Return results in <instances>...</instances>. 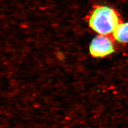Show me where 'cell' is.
<instances>
[{
    "instance_id": "6da1fadb",
    "label": "cell",
    "mask_w": 128,
    "mask_h": 128,
    "mask_svg": "<svg viewBox=\"0 0 128 128\" xmlns=\"http://www.w3.org/2000/svg\"><path fill=\"white\" fill-rule=\"evenodd\" d=\"M120 23L121 22L118 13L107 6H99L94 8L89 19L91 28L102 35L113 33Z\"/></svg>"
},
{
    "instance_id": "7a4b0ae2",
    "label": "cell",
    "mask_w": 128,
    "mask_h": 128,
    "mask_svg": "<svg viewBox=\"0 0 128 128\" xmlns=\"http://www.w3.org/2000/svg\"><path fill=\"white\" fill-rule=\"evenodd\" d=\"M90 54L96 58H102L114 51L111 40L106 35H99L92 40L89 46Z\"/></svg>"
},
{
    "instance_id": "3957f363",
    "label": "cell",
    "mask_w": 128,
    "mask_h": 128,
    "mask_svg": "<svg viewBox=\"0 0 128 128\" xmlns=\"http://www.w3.org/2000/svg\"><path fill=\"white\" fill-rule=\"evenodd\" d=\"M112 34L117 41L128 43V22L120 23Z\"/></svg>"
}]
</instances>
